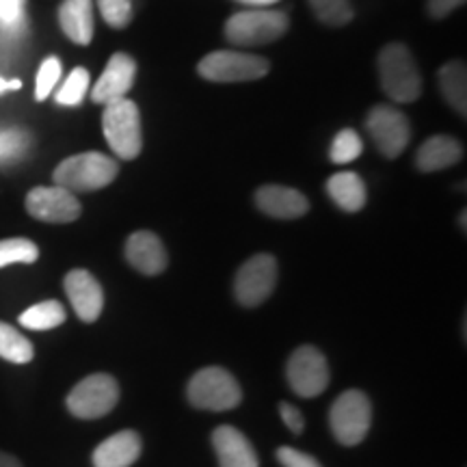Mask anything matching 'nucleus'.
Returning a JSON list of instances; mask_svg holds the SVG:
<instances>
[{
    "instance_id": "f3484780",
    "label": "nucleus",
    "mask_w": 467,
    "mask_h": 467,
    "mask_svg": "<svg viewBox=\"0 0 467 467\" xmlns=\"http://www.w3.org/2000/svg\"><path fill=\"white\" fill-rule=\"evenodd\" d=\"M213 446L221 467H260L254 446L234 426H219L213 433Z\"/></svg>"
},
{
    "instance_id": "b1692460",
    "label": "nucleus",
    "mask_w": 467,
    "mask_h": 467,
    "mask_svg": "<svg viewBox=\"0 0 467 467\" xmlns=\"http://www.w3.org/2000/svg\"><path fill=\"white\" fill-rule=\"evenodd\" d=\"M33 355L35 350L31 340L0 320V358L11 361V364H28Z\"/></svg>"
},
{
    "instance_id": "393cba45",
    "label": "nucleus",
    "mask_w": 467,
    "mask_h": 467,
    "mask_svg": "<svg viewBox=\"0 0 467 467\" xmlns=\"http://www.w3.org/2000/svg\"><path fill=\"white\" fill-rule=\"evenodd\" d=\"M37 258V244L28 238H5V241H0V268L9 265H33Z\"/></svg>"
},
{
    "instance_id": "412c9836",
    "label": "nucleus",
    "mask_w": 467,
    "mask_h": 467,
    "mask_svg": "<svg viewBox=\"0 0 467 467\" xmlns=\"http://www.w3.org/2000/svg\"><path fill=\"white\" fill-rule=\"evenodd\" d=\"M327 192L336 202V206L347 210V213H359L366 206V184L353 171L331 175L329 182H327Z\"/></svg>"
},
{
    "instance_id": "0eeeda50",
    "label": "nucleus",
    "mask_w": 467,
    "mask_h": 467,
    "mask_svg": "<svg viewBox=\"0 0 467 467\" xmlns=\"http://www.w3.org/2000/svg\"><path fill=\"white\" fill-rule=\"evenodd\" d=\"M266 58L236 50H217L203 57L197 72L210 83H247L268 74Z\"/></svg>"
},
{
    "instance_id": "39448f33",
    "label": "nucleus",
    "mask_w": 467,
    "mask_h": 467,
    "mask_svg": "<svg viewBox=\"0 0 467 467\" xmlns=\"http://www.w3.org/2000/svg\"><path fill=\"white\" fill-rule=\"evenodd\" d=\"M288 17L273 9H247L234 14L225 25V37L234 46H262L284 37Z\"/></svg>"
},
{
    "instance_id": "6e6552de",
    "label": "nucleus",
    "mask_w": 467,
    "mask_h": 467,
    "mask_svg": "<svg viewBox=\"0 0 467 467\" xmlns=\"http://www.w3.org/2000/svg\"><path fill=\"white\" fill-rule=\"evenodd\" d=\"M119 400V385L110 375H91L67 396L69 413L80 420H96L110 413Z\"/></svg>"
},
{
    "instance_id": "423d86ee",
    "label": "nucleus",
    "mask_w": 467,
    "mask_h": 467,
    "mask_svg": "<svg viewBox=\"0 0 467 467\" xmlns=\"http://www.w3.org/2000/svg\"><path fill=\"white\" fill-rule=\"evenodd\" d=\"M329 424L342 446H358L366 440L372 424V405L359 389H348L331 405Z\"/></svg>"
},
{
    "instance_id": "9b49d317",
    "label": "nucleus",
    "mask_w": 467,
    "mask_h": 467,
    "mask_svg": "<svg viewBox=\"0 0 467 467\" xmlns=\"http://www.w3.org/2000/svg\"><path fill=\"white\" fill-rule=\"evenodd\" d=\"M366 128L385 159H399L407 148L409 137H411V128H409L407 117L400 110L389 107L372 109L368 113Z\"/></svg>"
},
{
    "instance_id": "f257e3e1",
    "label": "nucleus",
    "mask_w": 467,
    "mask_h": 467,
    "mask_svg": "<svg viewBox=\"0 0 467 467\" xmlns=\"http://www.w3.org/2000/svg\"><path fill=\"white\" fill-rule=\"evenodd\" d=\"M119 173V165L100 151H83L69 156L55 169V184L69 192H91L109 186Z\"/></svg>"
},
{
    "instance_id": "4be33fe9",
    "label": "nucleus",
    "mask_w": 467,
    "mask_h": 467,
    "mask_svg": "<svg viewBox=\"0 0 467 467\" xmlns=\"http://www.w3.org/2000/svg\"><path fill=\"white\" fill-rule=\"evenodd\" d=\"M440 89L459 115H467V69L463 61H451L440 69Z\"/></svg>"
},
{
    "instance_id": "9d476101",
    "label": "nucleus",
    "mask_w": 467,
    "mask_h": 467,
    "mask_svg": "<svg viewBox=\"0 0 467 467\" xmlns=\"http://www.w3.org/2000/svg\"><path fill=\"white\" fill-rule=\"evenodd\" d=\"M288 383L301 399H317L329 385V366L318 348L299 347L288 359Z\"/></svg>"
},
{
    "instance_id": "5701e85b",
    "label": "nucleus",
    "mask_w": 467,
    "mask_h": 467,
    "mask_svg": "<svg viewBox=\"0 0 467 467\" xmlns=\"http://www.w3.org/2000/svg\"><path fill=\"white\" fill-rule=\"evenodd\" d=\"M66 318H67V312L61 303L42 301L20 314V325L33 331H48L66 323Z\"/></svg>"
},
{
    "instance_id": "aec40b11",
    "label": "nucleus",
    "mask_w": 467,
    "mask_h": 467,
    "mask_svg": "<svg viewBox=\"0 0 467 467\" xmlns=\"http://www.w3.org/2000/svg\"><path fill=\"white\" fill-rule=\"evenodd\" d=\"M58 25L74 44L87 46L93 39V0H63Z\"/></svg>"
},
{
    "instance_id": "f03ea898",
    "label": "nucleus",
    "mask_w": 467,
    "mask_h": 467,
    "mask_svg": "<svg viewBox=\"0 0 467 467\" xmlns=\"http://www.w3.org/2000/svg\"><path fill=\"white\" fill-rule=\"evenodd\" d=\"M379 78L385 96L389 100L409 104L416 102L422 91V78H420V69L413 61V55L409 52L407 46L389 44L385 46L379 55Z\"/></svg>"
},
{
    "instance_id": "473e14b6",
    "label": "nucleus",
    "mask_w": 467,
    "mask_h": 467,
    "mask_svg": "<svg viewBox=\"0 0 467 467\" xmlns=\"http://www.w3.org/2000/svg\"><path fill=\"white\" fill-rule=\"evenodd\" d=\"M25 20V0H0V25L17 26Z\"/></svg>"
},
{
    "instance_id": "6ab92c4d",
    "label": "nucleus",
    "mask_w": 467,
    "mask_h": 467,
    "mask_svg": "<svg viewBox=\"0 0 467 467\" xmlns=\"http://www.w3.org/2000/svg\"><path fill=\"white\" fill-rule=\"evenodd\" d=\"M461 159H463V145L457 139L448 137V134H435L429 141L420 145L416 154V165L420 171L433 173L457 165Z\"/></svg>"
},
{
    "instance_id": "7c9ffc66",
    "label": "nucleus",
    "mask_w": 467,
    "mask_h": 467,
    "mask_svg": "<svg viewBox=\"0 0 467 467\" xmlns=\"http://www.w3.org/2000/svg\"><path fill=\"white\" fill-rule=\"evenodd\" d=\"M58 76H61V61L57 57H48L37 72V85H35V98L39 102L46 100L55 89Z\"/></svg>"
},
{
    "instance_id": "4468645a",
    "label": "nucleus",
    "mask_w": 467,
    "mask_h": 467,
    "mask_svg": "<svg viewBox=\"0 0 467 467\" xmlns=\"http://www.w3.org/2000/svg\"><path fill=\"white\" fill-rule=\"evenodd\" d=\"M134 74H137V63H134V58L124 55V52H115V55L109 58L107 67H104L102 76L98 78L96 87H93V102L107 107L110 102L126 98V93L130 91L134 85Z\"/></svg>"
},
{
    "instance_id": "58836bf2",
    "label": "nucleus",
    "mask_w": 467,
    "mask_h": 467,
    "mask_svg": "<svg viewBox=\"0 0 467 467\" xmlns=\"http://www.w3.org/2000/svg\"><path fill=\"white\" fill-rule=\"evenodd\" d=\"M7 89H9V83H7V80H5V78H0V93L7 91Z\"/></svg>"
},
{
    "instance_id": "ddd939ff",
    "label": "nucleus",
    "mask_w": 467,
    "mask_h": 467,
    "mask_svg": "<svg viewBox=\"0 0 467 467\" xmlns=\"http://www.w3.org/2000/svg\"><path fill=\"white\" fill-rule=\"evenodd\" d=\"M66 295L72 303L76 317L83 323H96L104 307V292L96 277L85 268H74L66 275Z\"/></svg>"
},
{
    "instance_id": "c756f323",
    "label": "nucleus",
    "mask_w": 467,
    "mask_h": 467,
    "mask_svg": "<svg viewBox=\"0 0 467 467\" xmlns=\"http://www.w3.org/2000/svg\"><path fill=\"white\" fill-rule=\"evenodd\" d=\"M98 7L109 26L126 28L132 22V0H98Z\"/></svg>"
},
{
    "instance_id": "20e7f679",
    "label": "nucleus",
    "mask_w": 467,
    "mask_h": 467,
    "mask_svg": "<svg viewBox=\"0 0 467 467\" xmlns=\"http://www.w3.org/2000/svg\"><path fill=\"white\" fill-rule=\"evenodd\" d=\"M192 407L206 411H230L243 400L241 385L225 368L210 366L192 375L186 388Z\"/></svg>"
},
{
    "instance_id": "72a5a7b5",
    "label": "nucleus",
    "mask_w": 467,
    "mask_h": 467,
    "mask_svg": "<svg viewBox=\"0 0 467 467\" xmlns=\"http://www.w3.org/2000/svg\"><path fill=\"white\" fill-rule=\"evenodd\" d=\"M279 413H282V420L284 424L288 426L295 435H299L303 429H306V418H303V413L296 409L295 405H290V402H282L279 405Z\"/></svg>"
},
{
    "instance_id": "4c0bfd02",
    "label": "nucleus",
    "mask_w": 467,
    "mask_h": 467,
    "mask_svg": "<svg viewBox=\"0 0 467 467\" xmlns=\"http://www.w3.org/2000/svg\"><path fill=\"white\" fill-rule=\"evenodd\" d=\"M20 87H22V83L17 78L16 80H9V89L16 91V89H20Z\"/></svg>"
},
{
    "instance_id": "dca6fc26",
    "label": "nucleus",
    "mask_w": 467,
    "mask_h": 467,
    "mask_svg": "<svg viewBox=\"0 0 467 467\" xmlns=\"http://www.w3.org/2000/svg\"><path fill=\"white\" fill-rule=\"evenodd\" d=\"M126 260L143 275L154 277L167 268V251L151 232H134L126 243Z\"/></svg>"
},
{
    "instance_id": "2f4dec72",
    "label": "nucleus",
    "mask_w": 467,
    "mask_h": 467,
    "mask_svg": "<svg viewBox=\"0 0 467 467\" xmlns=\"http://www.w3.org/2000/svg\"><path fill=\"white\" fill-rule=\"evenodd\" d=\"M277 461L284 467H323L317 459L312 457V454L301 452V451H296V448H290V446L277 448Z\"/></svg>"
},
{
    "instance_id": "f704fd0d",
    "label": "nucleus",
    "mask_w": 467,
    "mask_h": 467,
    "mask_svg": "<svg viewBox=\"0 0 467 467\" xmlns=\"http://www.w3.org/2000/svg\"><path fill=\"white\" fill-rule=\"evenodd\" d=\"M461 5H465V0H429V14L435 20H441V17L451 16L454 9H459Z\"/></svg>"
},
{
    "instance_id": "a878e982",
    "label": "nucleus",
    "mask_w": 467,
    "mask_h": 467,
    "mask_svg": "<svg viewBox=\"0 0 467 467\" xmlns=\"http://www.w3.org/2000/svg\"><path fill=\"white\" fill-rule=\"evenodd\" d=\"M361 150H364V143H361L359 134L347 128V130L336 134L334 143H331L329 159L334 161L336 165H348V162L359 159Z\"/></svg>"
},
{
    "instance_id": "2eb2a0df",
    "label": "nucleus",
    "mask_w": 467,
    "mask_h": 467,
    "mask_svg": "<svg viewBox=\"0 0 467 467\" xmlns=\"http://www.w3.org/2000/svg\"><path fill=\"white\" fill-rule=\"evenodd\" d=\"M255 206L273 219H299L307 214V197L296 189L279 184H266L255 192Z\"/></svg>"
},
{
    "instance_id": "c85d7f7f",
    "label": "nucleus",
    "mask_w": 467,
    "mask_h": 467,
    "mask_svg": "<svg viewBox=\"0 0 467 467\" xmlns=\"http://www.w3.org/2000/svg\"><path fill=\"white\" fill-rule=\"evenodd\" d=\"M31 145V134L20 128H5L0 130V162H9L25 156Z\"/></svg>"
},
{
    "instance_id": "7ed1b4c3",
    "label": "nucleus",
    "mask_w": 467,
    "mask_h": 467,
    "mask_svg": "<svg viewBox=\"0 0 467 467\" xmlns=\"http://www.w3.org/2000/svg\"><path fill=\"white\" fill-rule=\"evenodd\" d=\"M104 137L113 154L124 161H134L141 154L143 132H141V113L137 104L128 98L107 104L102 115Z\"/></svg>"
},
{
    "instance_id": "e433bc0d",
    "label": "nucleus",
    "mask_w": 467,
    "mask_h": 467,
    "mask_svg": "<svg viewBox=\"0 0 467 467\" xmlns=\"http://www.w3.org/2000/svg\"><path fill=\"white\" fill-rule=\"evenodd\" d=\"M0 467H22L20 461L7 452H0Z\"/></svg>"
},
{
    "instance_id": "f8f14e48",
    "label": "nucleus",
    "mask_w": 467,
    "mask_h": 467,
    "mask_svg": "<svg viewBox=\"0 0 467 467\" xmlns=\"http://www.w3.org/2000/svg\"><path fill=\"white\" fill-rule=\"evenodd\" d=\"M26 210L33 219L44 223H72L83 208L74 192L61 186H35L26 195Z\"/></svg>"
},
{
    "instance_id": "c9c22d12",
    "label": "nucleus",
    "mask_w": 467,
    "mask_h": 467,
    "mask_svg": "<svg viewBox=\"0 0 467 467\" xmlns=\"http://www.w3.org/2000/svg\"><path fill=\"white\" fill-rule=\"evenodd\" d=\"M236 3L247 5V7H251V9H266V7H271V5L279 3V0H236Z\"/></svg>"
},
{
    "instance_id": "cd10ccee",
    "label": "nucleus",
    "mask_w": 467,
    "mask_h": 467,
    "mask_svg": "<svg viewBox=\"0 0 467 467\" xmlns=\"http://www.w3.org/2000/svg\"><path fill=\"white\" fill-rule=\"evenodd\" d=\"M87 89H89V72L85 67H76L67 76L66 85L58 89L57 102L63 104V107H78L83 102Z\"/></svg>"
},
{
    "instance_id": "bb28decb",
    "label": "nucleus",
    "mask_w": 467,
    "mask_h": 467,
    "mask_svg": "<svg viewBox=\"0 0 467 467\" xmlns=\"http://www.w3.org/2000/svg\"><path fill=\"white\" fill-rule=\"evenodd\" d=\"M309 5L325 25L342 26L353 20V7H350L348 0H309Z\"/></svg>"
},
{
    "instance_id": "a211bd4d",
    "label": "nucleus",
    "mask_w": 467,
    "mask_h": 467,
    "mask_svg": "<svg viewBox=\"0 0 467 467\" xmlns=\"http://www.w3.org/2000/svg\"><path fill=\"white\" fill-rule=\"evenodd\" d=\"M141 437L134 431H119L93 451V465L96 467H130L141 457Z\"/></svg>"
},
{
    "instance_id": "1a4fd4ad",
    "label": "nucleus",
    "mask_w": 467,
    "mask_h": 467,
    "mask_svg": "<svg viewBox=\"0 0 467 467\" xmlns=\"http://www.w3.org/2000/svg\"><path fill=\"white\" fill-rule=\"evenodd\" d=\"M277 284V262L273 255L258 254L238 268L234 295L241 306L255 307L273 295Z\"/></svg>"
}]
</instances>
